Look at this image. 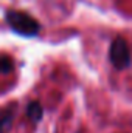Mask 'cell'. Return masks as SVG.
Returning a JSON list of instances; mask_svg holds the SVG:
<instances>
[{
	"label": "cell",
	"instance_id": "3957f363",
	"mask_svg": "<svg viewBox=\"0 0 132 133\" xmlns=\"http://www.w3.org/2000/svg\"><path fill=\"white\" fill-rule=\"evenodd\" d=\"M14 115H16V105L6 107L0 111V133H5L11 129Z\"/></svg>",
	"mask_w": 132,
	"mask_h": 133
},
{
	"label": "cell",
	"instance_id": "277c9868",
	"mask_svg": "<svg viewBox=\"0 0 132 133\" xmlns=\"http://www.w3.org/2000/svg\"><path fill=\"white\" fill-rule=\"evenodd\" d=\"M27 115H28V118H30L33 122L37 124V122L42 119V115H44V108H42L40 102H37V101L30 102L28 107H27Z\"/></svg>",
	"mask_w": 132,
	"mask_h": 133
},
{
	"label": "cell",
	"instance_id": "5b68a950",
	"mask_svg": "<svg viewBox=\"0 0 132 133\" xmlns=\"http://www.w3.org/2000/svg\"><path fill=\"white\" fill-rule=\"evenodd\" d=\"M13 68H14V64H13V61H11V57H8V56H0V73H9V71H13Z\"/></svg>",
	"mask_w": 132,
	"mask_h": 133
},
{
	"label": "cell",
	"instance_id": "6da1fadb",
	"mask_svg": "<svg viewBox=\"0 0 132 133\" xmlns=\"http://www.w3.org/2000/svg\"><path fill=\"white\" fill-rule=\"evenodd\" d=\"M6 22L13 31L22 34V36H27V37L36 36L40 31L39 22L23 11H14V9L8 11L6 12Z\"/></svg>",
	"mask_w": 132,
	"mask_h": 133
},
{
	"label": "cell",
	"instance_id": "7a4b0ae2",
	"mask_svg": "<svg viewBox=\"0 0 132 133\" xmlns=\"http://www.w3.org/2000/svg\"><path fill=\"white\" fill-rule=\"evenodd\" d=\"M109 59L112 62V65L118 70L128 68L131 65V50L128 42L123 37H117L112 43H110V50H109Z\"/></svg>",
	"mask_w": 132,
	"mask_h": 133
}]
</instances>
